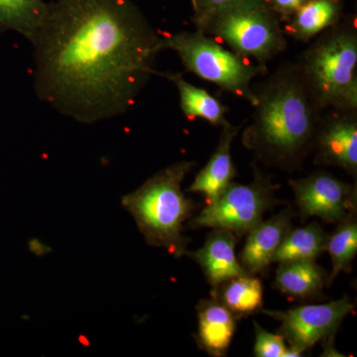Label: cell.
Wrapping results in <instances>:
<instances>
[{
    "label": "cell",
    "instance_id": "cell-1",
    "mask_svg": "<svg viewBox=\"0 0 357 357\" xmlns=\"http://www.w3.org/2000/svg\"><path fill=\"white\" fill-rule=\"evenodd\" d=\"M39 100L82 123L135 105L164 48L133 0H56L31 40Z\"/></svg>",
    "mask_w": 357,
    "mask_h": 357
},
{
    "label": "cell",
    "instance_id": "cell-2",
    "mask_svg": "<svg viewBox=\"0 0 357 357\" xmlns=\"http://www.w3.org/2000/svg\"><path fill=\"white\" fill-rule=\"evenodd\" d=\"M255 89L250 123L244 146L270 166L298 168L314 149L321 112L307 91L297 64L281 65Z\"/></svg>",
    "mask_w": 357,
    "mask_h": 357
},
{
    "label": "cell",
    "instance_id": "cell-3",
    "mask_svg": "<svg viewBox=\"0 0 357 357\" xmlns=\"http://www.w3.org/2000/svg\"><path fill=\"white\" fill-rule=\"evenodd\" d=\"M195 166L192 161L174 163L121 199L146 243L165 248L178 258L187 255L185 222L191 220L195 210L194 202L182 191V183Z\"/></svg>",
    "mask_w": 357,
    "mask_h": 357
},
{
    "label": "cell",
    "instance_id": "cell-4",
    "mask_svg": "<svg viewBox=\"0 0 357 357\" xmlns=\"http://www.w3.org/2000/svg\"><path fill=\"white\" fill-rule=\"evenodd\" d=\"M319 109H357V27L340 22L314 38L296 63Z\"/></svg>",
    "mask_w": 357,
    "mask_h": 357
},
{
    "label": "cell",
    "instance_id": "cell-5",
    "mask_svg": "<svg viewBox=\"0 0 357 357\" xmlns=\"http://www.w3.org/2000/svg\"><path fill=\"white\" fill-rule=\"evenodd\" d=\"M164 48L175 52L188 72L255 105L251 84L260 75L266 74V66L253 64L198 30L164 36Z\"/></svg>",
    "mask_w": 357,
    "mask_h": 357
},
{
    "label": "cell",
    "instance_id": "cell-6",
    "mask_svg": "<svg viewBox=\"0 0 357 357\" xmlns=\"http://www.w3.org/2000/svg\"><path fill=\"white\" fill-rule=\"evenodd\" d=\"M222 41L243 57L266 66L286 50L287 35L282 21L266 2L246 4L211 16L196 28Z\"/></svg>",
    "mask_w": 357,
    "mask_h": 357
},
{
    "label": "cell",
    "instance_id": "cell-7",
    "mask_svg": "<svg viewBox=\"0 0 357 357\" xmlns=\"http://www.w3.org/2000/svg\"><path fill=\"white\" fill-rule=\"evenodd\" d=\"M276 189L269 176L255 169V180L250 184L230 183L215 201L190 220L189 225L192 229H227L238 236L248 234L278 203L274 195Z\"/></svg>",
    "mask_w": 357,
    "mask_h": 357
},
{
    "label": "cell",
    "instance_id": "cell-8",
    "mask_svg": "<svg viewBox=\"0 0 357 357\" xmlns=\"http://www.w3.org/2000/svg\"><path fill=\"white\" fill-rule=\"evenodd\" d=\"M354 311L349 298L326 304L307 305L288 311H263L280 321L279 335L287 340L290 349L302 356L319 340L332 338L345 317Z\"/></svg>",
    "mask_w": 357,
    "mask_h": 357
},
{
    "label": "cell",
    "instance_id": "cell-9",
    "mask_svg": "<svg viewBox=\"0 0 357 357\" xmlns=\"http://www.w3.org/2000/svg\"><path fill=\"white\" fill-rule=\"evenodd\" d=\"M303 218L317 217L326 222L340 223L354 217L356 187L325 172L289 181Z\"/></svg>",
    "mask_w": 357,
    "mask_h": 357
},
{
    "label": "cell",
    "instance_id": "cell-10",
    "mask_svg": "<svg viewBox=\"0 0 357 357\" xmlns=\"http://www.w3.org/2000/svg\"><path fill=\"white\" fill-rule=\"evenodd\" d=\"M312 150L317 165L338 167L356 177V110L332 109L321 117Z\"/></svg>",
    "mask_w": 357,
    "mask_h": 357
},
{
    "label": "cell",
    "instance_id": "cell-11",
    "mask_svg": "<svg viewBox=\"0 0 357 357\" xmlns=\"http://www.w3.org/2000/svg\"><path fill=\"white\" fill-rule=\"evenodd\" d=\"M292 229L291 210L277 213L262 220L248 232V239L239 256V263L248 274L264 273L273 262L275 253Z\"/></svg>",
    "mask_w": 357,
    "mask_h": 357
},
{
    "label": "cell",
    "instance_id": "cell-12",
    "mask_svg": "<svg viewBox=\"0 0 357 357\" xmlns=\"http://www.w3.org/2000/svg\"><path fill=\"white\" fill-rule=\"evenodd\" d=\"M236 236L229 230L215 229L206 238L203 248L196 252H189L192 259L198 263L208 283L217 288L223 282L234 277L248 274L236 256Z\"/></svg>",
    "mask_w": 357,
    "mask_h": 357
},
{
    "label": "cell",
    "instance_id": "cell-13",
    "mask_svg": "<svg viewBox=\"0 0 357 357\" xmlns=\"http://www.w3.org/2000/svg\"><path fill=\"white\" fill-rule=\"evenodd\" d=\"M241 128L232 126L229 122L222 126L215 152L196 176L188 191L201 192L211 203L227 189L230 183L234 182L236 169L232 161L231 144Z\"/></svg>",
    "mask_w": 357,
    "mask_h": 357
},
{
    "label": "cell",
    "instance_id": "cell-14",
    "mask_svg": "<svg viewBox=\"0 0 357 357\" xmlns=\"http://www.w3.org/2000/svg\"><path fill=\"white\" fill-rule=\"evenodd\" d=\"M197 312L199 326L196 338L199 347L211 356H225L236 333L234 314L215 298L202 300Z\"/></svg>",
    "mask_w": 357,
    "mask_h": 357
},
{
    "label": "cell",
    "instance_id": "cell-15",
    "mask_svg": "<svg viewBox=\"0 0 357 357\" xmlns=\"http://www.w3.org/2000/svg\"><path fill=\"white\" fill-rule=\"evenodd\" d=\"M342 14V0H307L286 21L283 29L287 36L307 43L337 24Z\"/></svg>",
    "mask_w": 357,
    "mask_h": 357
},
{
    "label": "cell",
    "instance_id": "cell-16",
    "mask_svg": "<svg viewBox=\"0 0 357 357\" xmlns=\"http://www.w3.org/2000/svg\"><path fill=\"white\" fill-rule=\"evenodd\" d=\"M158 74L165 77L175 84L178 89V98H180L181 109L188 119H202L220 128L229 123L225 117L227 107L206 89L188 83L183 75L178 73H158Z\"/></svg>",
    "mask_w": 357,
    "mask_h": 357
},
{
    "label": "cell",
    "instance_id": "cell-17",
    "mask_svg": "<svg viewBox=\"0 0 357 357\" xmlns=\"http://www.w3.org/2000/svg\"><path fill=\"white\" fill-rule=\"evenodd\" d=\"M48 6L44 0H0V34L16 32L31 42L46 17Z\"/></svg>",
    "mask_w": 357,
    "mask_h": 357
},
{
    "label": "cell",
    "instance_id": "cell-18",
    "mask_svg": "<svg viewBox=\"0 0 357 357\" xmlns=\"http://www.w3.org/2000/svg\"><path fill=\"white\" fill-rule=\"evenodd\" d=\"M326 282V272L314 261H296L281 263L275 286L289 296L306 299L321 292Z\"/></svg>",
    "mask_w": 357,
    "mask_h": 357
},
{
    "label": "cell",
    "instance_id": "cell-19",
    "mask_svg": "<svg viewBox=\"0 0 357 357\" xmlns=\"http://www.w3.org/2000/svg\"><path fill=\"white\" fill-rule=\"evenodd\" d=\"M328 236L317 222L291 229L275 253L273 262L314 261L326 250Z\"/></svg>",
    "mask_w": 357,
    "mask_h": 357
},
{
    "label": "cell",
    "instance_id": "cell-20",
    "mask_svg": "<svg viewBox=\"0 0 357 357\" xmlns=\"http://www.w3.org/2000/svg\"><path fill=\"white\" fill-rule=\"evenodd\" d=\"M213 298L222 303L232 314H249L262 306L261 281L250 274H243L223 282Z\"/></svg>",
    "mask_w": 357,
    "mask_h": 357
},
{
    "label": "cell",
    "instance_id": "cell-21",
    "mask_svg": "<svg viewBox=\"0 0 357 357\" xmlns=\"http://www.w3.org/2000/svg\"><path fill=\"white\" fill-rule=\"evenodd\" d=\"M326 250L330 253L333 262V271L328 278L330 285L340 272L351 271L352 260L357 252L356 218L351 217L340 222L335 231L328 236Z\"/></svg>",
    "mask_w": 357,
    "mask_h": 357
},
{
    "label": "cell",
    "instance_id": "cell-22",
    "mask_svg": "<svg viewBox=\"0 0 357 357\" xmlns=\"http://www.w3.org/2000/svg\"><path fill=\"white\" fill-rule=\"evenodd\" d=\"M259 2H266V0H196V6L192 8V22L196 28H199L206 20H210L211 16L222 11Z\"/></svg>",
    "mask_w": 357,
    "mask_h": 357
},
{
    "label": "cell",
    "instance_id": "cell-23",
    "mask_svg": "<svg viewBox=\"0 0 357 357\" xmlns=\"http://www.w3.org/2000/svg\"><path fill=\"white\" fill-rule=\"evenodd\" d=\"M255 354L258 357H285V340L281 335L268 333L264 328L255 323Z\"/></svg>",
    "mask_w": 357,
    "mask_h": 357
},
{
    "label": "cell",
    "instance_id": "cell-24",
    "mask_svg": "<svg viewBox=\"0 0 357 357\" xmlns=\"http://www.w3.org/2000/svg\"><path fill=\"white\" fill-rule=\"evenodd\" d=\"M307 1V0H266V4L280 18L282 22H286Z\"/></svg>",
    "mask_w": 357,
    "mask_h": 357
},
{
    "label": "cell",
    "instance_id": "cell-25",
    "mask_svg": "<svg viewBox=\"0 0 357 357\" xmlns=\"http://www.w3.org/2000/svg\"><path fill=\"white\" fill-rule=\"evenodd\" d=\"M190 2H191L192 8H194L195 6H196V0H190Z\"/></svg>",
    "mask_w": 357,
    "mask_h": 357
}]
</instances>
